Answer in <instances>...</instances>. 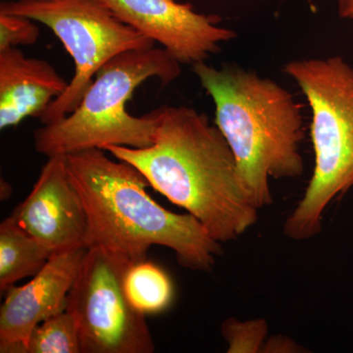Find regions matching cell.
Here are the masks:
<instances>
[{
	"mask_svg": "<svg viewBox=\"0 0 353 353\" xmlns=\"http://www.w3.org/2000/svg\"><path fill=\"white\" fill-rule=\"evenodd\" d=\"M223 336L228 341L229 353H255L262 352L268 325L265 319L239 321L229 318L222 325Z\"/></svg>",
	"mask_w": 353,
	"mask_h": 353,
	"instance_id": "cell-15",
	"label": "cell"
},
{
	"mask_svg": "<svg viewBox=\"0 0 353 353\" xmlns=\"http://www.w3.org/2000/svg\"><path fill=\"white\" fill-rule=\"evenodd\" d=\"M181 75V64L162 48L128 50L106 62L95 74L75 110L34 132L37 152L46 157L71 154L108 145L143 148L152 145L157 109L136 117L127 102L150 79L169 85Z\"/></svg>",
	"mask_w": 353,
	"mask_h": 353,
	"instance_id": "cell-4",
	"label": "cell"
},
{
	"mask_svg": "<svg viewBox=\"0 0 353 353\" xmlns=\"http://www.w3.org/2000/svg\"><path fill=\"white\" fill-rule=\"evenodd\" d=\"M68 176L87 212L88 248H99L131 263L148 259L152 245L170 248L183 268L211 272L222 245L194 216L176 214L146 192L132 165L90 148L66 155Z\"/></svg>",
	"mask_w": 353,
	"mask_h": 353,
	"instance_id": "cell-2",
	"label": "cell"
},
{
	"mask_svg": "<svg viewBox=\"0 0 353 353\" xmlns=\"http://www.w3.org/2000/svg\"><path fill=\"white\" fill-rule=\"evenodd\" d=\"M23 353H82L73 314L66 309L41 322L32 330Z\"/></svg>",
	"mask_w": 353,
	"mask_h": 353,
	"instance_id": "cell-14",
	"label": "cell"
},
{
	"mask_svg": "<svg viewBox=\"0 0 353 353\" xmlns=\"http://www.w3.org/2000/svg\"><path fill=\"white\" fill-rule=\"evenodd\" d=\"M152 145H108L138 169L153 189L196 217L219 243L234 241L259 219L233 150L208 116L188 106L157 109Z\"/></svg>",
	"mask_w": 353,
	"mask_h": 353,
	"instance_id": "cell-1",
	"label": "cell"
},
{
	"mask_svg": "<svg viewBox=\"0 0 353 353\" xmlns=\"http://www.w3.org/2000/svg\"><path fill=\"white\" fill-rule=\"evenodd\" d=\"M192 72L214 103L215 125L233 150L248 199L257 209L270 205L269 179L304 172L301 106L275 81L241 67L203 61Z\"/></svg>",
	"mask_w": 353,
	"mask_h": 353,
	"instance_id": "cell-3",
	"label": "cell"
},
{
	"mask_svg": "<svg viewBox=\"0 0 353 353\" xmlns=\"http://www.w3.org/2000/svg\"><path fill=\"white\" fill-rule=\"evenodd\" d=\"M338 11L343 19L353 20V0H338Z\"/></svg>",
	"mask_w": 353,
	"mask_h": 353,
	"instance_id": "cell-18",
	"label": "cell"
},
{
	"mask_svg": "<svg viewBox=\"0 0 353 353\" xmlns=\"http://www.w3.org/2000/svg\"><path fill=\"white\" fill-rule=\"evenodd\" d=\"M124 289L132 305L145 315L163 312L173 301L171 278L161 267L148 259L128 267Z\"/></svg>",
	"mask_w": 353,
	"mask_h": 353,
	"instance_id": "cell-13",
	"label": "cell"
},
{
	"mask_svg": "<svg viewBox=\"0 0 353 353\" xmlns=\"http://www.w3.org/2000/svg\"><path fill=\"white\" fill-rule=\"evenodd\" d=\"M68 85L46 60L27 57L18 48L0 50V129L41 117Z\"/></svg>",
	"mask_w": 353,
	"mask_h": 353,
	"instance_id": "cell-11",
	"label": "cell"
},
{
	"mask_svg": "<svg viewBox=\"0 0 353 353\" xmlns=\"http://www.w3.org/2000/svg\"><path fill=\"white\" fill-rule=\"evenodd\" d=\"M87 248L53 253L27 284L11 285L0 307V352L23 353L32 330L66 310Z\"/></svg>",
	"mask_w": 353,
	"mask_h": 353,
	"instance_id": "cell-10",
	"label": "cell"
},
{
	"mask_svg": "<svg viewBox=\"0 0 353 353\" xmlns=\"http://www.w3.org/2000/svg\"><path fill=\"white\" fill-rule=\"evenodd\" d=\"M123 23L161 44L180 64L206 61L236 32L221 26L217 15L196 12L176 0H99Z\"/></svg>",
	"mask_w": 353,
	"mask_h": 353,
	"instance_id": "cell-8",
	"label": "cell"
},
{
	"mask_svg": "<svg viewBox=\"0 0 353 353\" xmlns=\"http://www.w3.org/2000/svg\"><path fill=\"white\" fill-rule=\"evenodd\" d=\"M285 72L312 114L314 171L284 224L288 238L305 241L321 232L329 204L353 187V67L341 57L307 58L290 61Z\"/></svg>",
	"mask_w": 353,
	"mask_h": 353,
	"instance_id": "cell-5",
	"label": "cell"
},
{
	"mask_svg": "<svg viewBox=\"0 0 353 353\" xmlns=\"http://www.w3.org/2000/svg\"><path fill=\"white\" fill-rule=\"evenodd\" d=\"M297 345L294 341L289 340L285 336H274L270 341H267L262 348L264 352H296Z\"/></svg>",
	"mask_w": 353,
	"mask_h": 353,
	"instance_id": "cell-17",
	"label": "cell"
},
{
	"mask_svg": "<svg viewBox=\"0 0 353 353\" xmlns=\"http://www.w3.org/2000/svg\"><path fill=\"white\" fill-rule=\"evenodd\" d=\"M1 1H10V0H1Z\"/></svg>",
	"mask_w": 353,
	"mask_h": 353,
	"instance_id": "cell-19",
	"label": "cell"
},
{
	"mask_svg": "<svg viewBox=\"0 0 353 353\" xmlns=\"http://www.w3.org/2000/svg\"><path fill=\"white\" fill-rule=\"evenodd\" d=\"M53 253L30 236L9 216L0 224V290L34 277Z\"/></svg>",
	"mask_w": 353,
	"mask_h": 353,
	"instance_id": "cell-12",
	"label": "cell"
},
{
	"mask_svg": "<svg viewBox=\"0 0 353 353\" xmlns=\"http://www.w3.org/2000/svg\"><path fill=\"white\" fill-rule=\"evenodd\" d=\"M0 12L23 15L46 26L73 59V78L63 94L39 117L43 125L75 110L95 74L109 60L155 44L118 19L99 0H10L1 2Z\"/></svg>",
	"mask_w": 353,
	"mask_h": 353,
	"instance_id": "cell-6",
	"label": "cell"
},
{
	"mask_svg": "<svg viewBox=\"0 0 353 353\" xmlns=\"http://www.w3.org/2000/svg\"><path fill=\"white\" fill-rule=\"evenodd\" d=\"M130 265L102 248H88L66 308L75 318L82 353L154 352L146 315L125 294Z\"/></svg>",
	"mask_w": 353,
	"mask_h": 353,
	"instance_id": "cell-7",
	"label": "cell"
},
{
	"mask_svg": "<svg viewBox=\"0 0 353 353\" xmlns=\"http://www.w3.org/2000/svg\"><path fill=\"white\" fill-rule=\"evenodd\" d=\"M10 217L52 253L88 248L87 212L64 155L48 157L29 196Z\"/></svg>",
	"mask_w": 353,
	"mask_h": 353,
	"instance_id": "cell-9",
	"label": "cell"
},
{
	"mask_svg": "<svg viewBox=\"0 0 353 353\" xmlns=\"http://www.w3.org/2000/svg\"><path fill=\"white\" fill-rule=\"evenodd\" d=\"M37 23L23 15L0 12V50L36 43L39 37Z\"/></svg>",
	"mask_w": 353,
	"mask_h": 353,
	"instance_id": "cell-16",
	"label": "cell"
}]
</instances>
